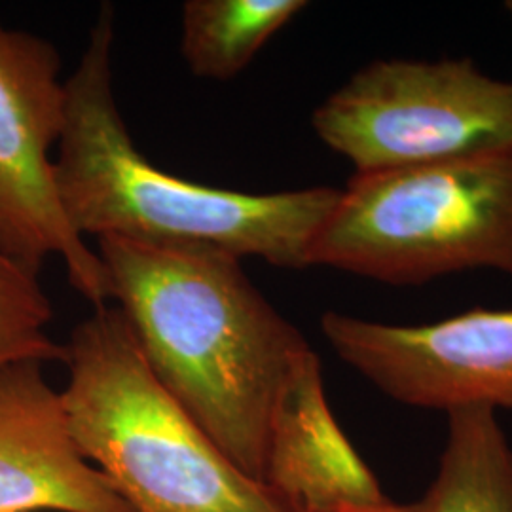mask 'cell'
<instances>
[{"label": "cell", "mask_w": 512, "mask_h": 512, "mask_svg": "<svg viewBox=\"0 0 512 512\" xmlns=\"http://www.w3.org/2000/svg\"><path fill=\"white\" fill-rule=\"evenodd\" d=\"M110 298L150 370L245 475L262 482L277 403L311 346L241 258L209 247L103 238Z\"/></svg>", "instance_id": "cell-1"}, {"label": "cell", "mask_w": 512, "mask_h": 512, "mask_svg": "<svg viewBox=\"0 0 512 512\" xmlns=\"http://www.w3.org/2000/svg\"><path fill=\"white\" fill-rule=\"evenodd\" d=\"M112 48L114 10L105 4L65 80V126L54 158L59 200L74 230L82 238L194 245L285 270L310 268L340 188L251 194L158 169L139 152L118 109Z\"/></svg>", "instance_id": "cell-2"}, {"label": "cell", "mask_w": 512, "mask_h": 512, "mask_svg": "<svg viewBox=\"0 0 512 512\" xmlns=\"http://www.w3.org/2000/svg\"><path fill=\"white\" fill-rule=\"evenodd\" d=\"M65 348L69 431L133 512H293L169 395L118 306L93 308Z\"/></svg>", "instance_id": "cell-3"}, {"label": "cell", "mask_w": 512, "mask_h": 512, "mask_svg": "<svg viewBox=\"0 0 512 512\" xmlns=\"http://www.w3.org/2000/svg\"><path fill=\"white\" fill-rule=\"evenodd\" d=\"M310 266L387 285L467 270L512 277V147L353 175L313 243Z\"/></svg>", "instance_id": "cell-4"}, {"label": "cell", "mask_w": 512, "mask_h": 512, "mask_svg": "<svg viewBox=\"0 0 512 512\" xmlns=\"http://www.w3.org/2000/svg\"><path fill=\"white\" fill-rule=\"evenodd\" d=\"M317 137L355 175L444 164L512 147V80L473 59H378L313 110Z\"/></svg>", "instance_id": "cell-5"}, {"label": "cell", "mask_w": 512, "mask_h": 512, "mask_svg": "<svg viewBox=\"0 0 512 512\" xmlns=\"http://www.w3.org/2000/svg\"><path fill=\"white\" fill-rule=\"evenodd\" d=\"M63 126L54 44L0 21V251L33 274L59 256L74 291L101 308L110 300L105 264L71 226L55 184L52 152Z\"/></svg>", "instance_id": "cell-6"}, {"label": "cell", "mask_w": 512, "mask_h": 512, "mask_svg": "<svg viewBox=\"0 0 512 512\" xmlns=\"http://www.w3.org/2000/svg\"><path fill=\"white\" fill-rule=\"evenodd\" d=\"M321 332L340 361L404 406L512 410V310L475 308L421 325L325 311Z\"/></svg>", "instance_id": "cell-7"}, {"label": "cell", "mask_w": 512, "mask_h": 512, "mask_svg": "<svg viewBox=\"0 0 512 512\" xmlns=\"http://www.w3.org/2000/svg\"><path fill=\"white\" fill-rule=\"evenodd\" d=\"M44 366H0V512H133L80 454Z\"/></svg>", "instance_id": "cell-8"}, {"label": "cell", "mask_w": 512, "mask_h": 512, "mask_svg": "<svg viewBox=\"0 0 512 512\" xmlns=\"http://www.w3.org/2000/svg\"><path fill=\"white\" fill-rule=\"evenodd\" d=\"M262 484L293 512H380L395 503L336 420L313 349L275 408Z\"/></svg>", "instance_id": "cell-9"}, {"label": "cell", "mask_w": 512, "mask_h": 512, "mask_svg": "<svg viewBox=\"0 0 512 512\" xmlns=\"http://www.w3.org/2000/svg\"><path fill=\"white\" fill-rule=\"evenodd\" d=\"M418 512H512V444L497 414H446V442Z\"/></svg>", "instance_id": "cell-10"}, {"label": "cell", "mask_w": 512, "mask_h": 512, "mask_svg": "<svg viewBox=\"0 0 512 512\" xmlns=\"http://www.w3.org/2000/svg\"><path fill=\"white\" fill-rule=\"evenodd\" d=\"M308 8L304 0H188L183 6L181 54L188 71L230 80Z\"/></svg>", "instance_id": "cell-11"}, {"label": "cell", "mask_w": 512, "mask_h": 512, "mask_svg": "<svg viewBox=\"0 0 512 512\" xmlns=\"http://www.w3.org/2000/svg\"><path fill=\"white\" fill-rule=\"evenodd\" d=\"M54 308L38 274L0 251V366L21 361L63 363L65 344L48 334Z\"/></svg>", "instance_id": "cell-12"}, {"label": "cell", "mask_w": 512, "mask_h": 512, "mask_svg": "<svg viewBox=\"0 0 512 512\" xmlns=\"http://www.w3.org/2000/svg\"><path fill=\"white\" fill-rule=\"evenodd\" d=\"M380 512H418L416 503H408V505H401V503H393L389 509Z\"/></svg>", "instance_id": "cell-13"}, {"label": "cell", "mask_w": 512, "mask_h": 512, "mask_svg": "<svg viewBox=\"0 0 512 512\" xmlns=\"http://www.w3.org/2000/svg\"><path fill=\"white\" fill-rule=\"evenodd\" d=\"M505 12L511 16L512 19V0H509V2H505Z\"/></svg>", "instance_id": "cell-14"}]
</instances>
